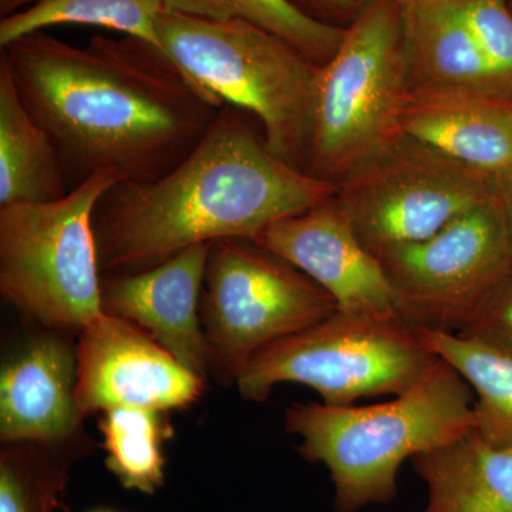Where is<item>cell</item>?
<instances>
[{
	"label": "cell",
	"instance_id": "9c48e42d",
	"mask_svg": "<svg viewBox=\"0 0 512 512\" xmlns=\"http://www.w3.org/2000/svg\"><path fill=\"white\" fill-rule=\"evenodd\" d=\"M495 195L494 178L403 136L338 184L336 201L377 258L427 241Z\"/></svg>",
	"mask_w": 512,
	"mask_h": 512
},
{
	"label": "cell",
	"instance_id": "30bf717a",
	"mask_svg": "<svg viewBox=\"0 0 512 512\" xmlns=\"http://www.w3.org/2000/svg\"><path fill=\"white\" fill-rule=\"evenodd\" d=\"M380 262L403 322L431 332H464L512 271L497 192L427 241Z\"/></svg>",
	"mask_w": 512,
	"mask_h": 512
},
{
	"label": "cell",
	"instance_id": "7a4b0ae2",
	"mask_svg": "<svg viewBox=\"0 0 512 512\" xmlns=\"http://www.w3.org/2000/svg\"><path fill=\"white\" fill-rule=\"evenodd\" d=\"M251 120L225 104L173 170L107 191L94 211L100 269L136 272L194 245L256 241L269 225L335 197L338 184L276 157Z\"/></svg>",
	"mask_w": 512,
	"mask_h": 512
},
{
	"label": "cell",
	"instance_id": "52a82bcc",
	"mask_svg": "<svg viewBox=\"0 0 512 512\" xmlns=\"http://www.w3.org/2000/svg\"><path fill=\"white\" fill-rule=\"evenodd\" d=\"M419 332L400 318H367L336 311L311 328L259 350L235 383L245 400L264 402L279 383L311 387L323 404L399 396L436 366Z\"/></svg>",
	"mask_w": 512,
	"mask_h": 512
},
{
	"label": "cell",
	"instance_id": "83f0119b",
	"mask_svg": "<svg viewBox=\"0 0 512 512\" xmlns=\"http://www.w3.org/2000/svg\"><path fill=\"white\" fill-rule=\"evenodd\" d=\"M322 5L330 6L333 9L345 10L355 8V6L369 5L373 0H316Z\"/></svg>",
	"mask_w": 512,
	"mask_h": 512
},
{
	"label": "cell",
	"instance_id": "d6986e66",
	"mask_svg": "<svg viewBox=\"0 0 512 512\" xmlns=\"http://www.w3.org/2000/svg\"><path fill=\"white\" fill-rule=\"evenodd\" d=\"M416 330L476 394L474 430L493 446L512 450V352L466 333Z\"/></svg>",
	"mask_w": 512,
	"mask_h": 512
},
{
	"label": "cell",
	"instance_id": "5bb4252c",
	"mask_svg": "<svg viewBox=\"0 0 512 512\" xmlns=\"http://www.w3.org/2000/svg\"><path fill=\"white\" fill-rule=\"evenodd\" d=\"M402 131L490 177L511 173L512 86H414L404 104Z\"/></svg>",
	"mask_w": 512,
	"mask_h": 512
},
{
	"label": "cell",
	"instance_id": "e0dca14e",
	"mask_svg": "<svg viewBox=\"0 0 512 512\" xmlns=\"http://www.w3.org/2000/svg\"><path fill=\"white\" fill-rule=\"evenodd\" d=\"M427 485L423 512H512V450L476 430L412 458Z\"/></svg>",
	"mask_w": 512,
	"mask_h": 512
},
{
	"label": "cell",
	"instance_id": "ffe728a7",
	"mask_svg": "<svg viewBox=\"0 0 512 512\" xmlns=\"http://www.w3.org/2000/svg\"><path fill=\"white\" fill-rule=\"evenodd\" d=\"M164 0H37L0 20V49L60 25L94 26L123 33L161 52L157 20Z\"/></svg>",
	"mask_w": 512,
	"mask_h": 512
},
{
	"label": "cell",
	"instance_id": "cb8c5ba5",
	"mask_svg": "<svg viewBox=\"0 0 512 512\" xmlns=\"http://www.w3.org/2000/svg\"><path fill=\"white\" fill-rule=\"evenodd\" d=\"M488 62L512 82V15L505 0H457Z\"/></svg>",
	"mask_w": 512,
	"mask_h": 512
},
{
	"label": "cell",
	"instance_id": "9a60e30c",
	"mask_svg": "<svg viewBox=\"0 0 512 512\" xmlns=\"http://www.w3.org/2000/svg\"><path fill=\"white\" fill-rule=\"evenodd\" d=\"M76 353L62 339L39 336L10 356L0 377L3 443H66L83 414L76 402Z\"/></svg>",
	"mask_w": 512,
	"mask_h": 512
},
{
	"label": "cell",
	"instance_id": "277c9868",
	"mask_svg": "<svg viewBox=\"0 0 512 512\" xmlns=\"http://www.w3.org/2000/svg\"><path fill=\"white\" fill-rule=\"evenodd\" d=\"M161 52L222 106L251 114L276 157L305 171L319 64L285 40L244 22L164 10Z\"/></svg>",
	"mask_w": 512,
	"mask_h": 512
},
{
	"label": "cell",
	"instance_id": "4316f807",
	"mask_svg": "<svg viewBox=\"0 0 512 512\" xmlns=\"http://www.w3.org/2000/svg\"><path fill=\"white\" fill-rule=\"evenodd\" d=\"M37 0H0V16L8 18L13 13H18L20 10L29 8Z\"/></svg>",
	"mask_w": 512,
	"mask_h": 512
},
{
	"label": "cell",
	"instance_id": "4fadbf2b",
	"mask_svg": "<svg viewBox=\"0 0 512 512\" xmlns=\"http://www.w3.org/2000/svg\"><path fill=\"white\" fill-rule=\"evenodd\" d=\"M211 244L194 245L160 264L101 279L106 315L148 333L185 369L205 379L211 353L200 323V303Z\"/></svg>",
	"mask_w": 512,
	"mask_h": 512
},
{
	"label": "cell",
	"instance_id": "484cf974",
	"mask_svg": "<svg viewBox=\"0 0 512 512\" xmlns=\"http://www.w3.org/2000/svg\"><path fill=\"white\" fill-rule=\"evenodd\" d=\"M495 192L504 212L505 227H507L508 242L512 258V171L494 178Z\"/></svg>",
	"mask_w": 512,
	"mask_h": 512
},
{
	"label": "cell",
	"instance_id": "8fae6325",
	"mask_svg": "<svg viewBox=\"0 0 512 512\" xmlns=\"http://www.w3.org/2000/svg\"><path fill=\"white\" fill-rule=\"evenodd\" d=\"M80 330L76 402L83 417L114 407L184 409L201 396L204 379L133 323L103 312Z\"/></svg>",
	"mask_w": 512,
	"mask_h": 512
},
{
	"label": "cell",
	"instance_id": "f1b7e54d",
	"mask_svg": "<svg viewBox=\"0 0 512 512\" xmlns=\"http://www.w3.org/2000/svg\"><path fill=\"white\" fill-rule=\"evenodd\" d=\"M86 512H119L110 510V508H94V510L86 511Z\"/></svg>",
	"mask_w": 512,
	"mask_h": 512
},
{
	"label": "cell",
	"instance_id": "ba28073f",
	"mask_svg": "<svg viewBox=\"0 0 512 512\" xmlns=\"http://www.w3.org/2000/svg\"><path fill=\"white\" fill-rule=\"evenodd\" d=\"M200 306L211 369L234 382L259 350L338 311L308 275L239 238L212 242Z\"/></svg>",
	"mask_w": 512,
	"mask_h": 512
},
{
	"label": "cell",
	"instance_id": "ac0fdd59",
	"mask_svg": "<svg viewBox=\"0 0 512 512\" xmlns=\"http://www.w3.org/2000/svg\"><path fill=\"white\" fill-rule=\"evenodd\" d=\"M70 190L52 137L30 114L0 59V207L47 204Z\"/></svg>",
	"mask_w": 512,
	"mask_h": 512
},
{
	"label": "cell",
	"instance_id": "7402d4cb",
	"mask_svg": "<svg viewBox=\"0 0 512 512\" xmlns=\"http://www.w3.org/2000/svg\"><path fill=\"white\" fill-rule=\"evenodd\" d=\"M106 467L127 490L154 495L165 480L164 441L173 430L164 412L114 407L101 412Z\"/></svg>",
	"mask_w": 512,
	"mask_h": 512
},
{
	"label": "cell",
	"instance_id": "5b68a950",
	"mask_svg": "<svg viewBox=\"0 0 512 512\" xmlns=\"http://www.w3.org/2000/svg\"><path fill=\"white\" fill-rule=\"evenodd\" d=\"M409 92L400 0H373L319 66L306 173L340 184L393 146Z\"/></svg>",
	"mask_w": 512,
	"mask_h": 512
},
{
	"label": "cell",
	"instance_id": "6da1fadb",
	"mask_svg": "<svg viewBox=\"0 0 512 512\" xmlns=\"http://www.w3.org/2000/svg\"><path fill=\"white\" fill-rule=\"evenodd\" d=\"M0 59L52 137L70 188L100 171L123 181L161 177L224 107L163 52L131 37L94 36L79 47L37 32L3 47Z\"/></svg>",
	"mask_w": 512,
	"mask_h": 512
},
{
	"label": "cell",
	"instance_id": "3957f363",
	"mask_svg": "<svg viewBox=\"0 0 512 512\" xmlns=\"http://www.w3.org/2000/svg\"><path fill=\"white\" fill-rule=\"evenodd\" d=\"M470 384L439 359L416 386L389 402L333 407L293 404L289 434L301 437L305 460L328 467L338 512L386 504L397 495V474L407 458L446 446L474 430Z\"/></svg>",
	"mask_w": 512,
	"mask_h": 512
},
{
	"label": "cell",
	"instance_id": "603a6c76",
	"mask_svg": "<svg viewBox=\"0 0 512 512\" xmlns=\"http://www.w3.org/2000/svg\"><path fill=\"white\" fill-rule=\"evenodd\" d=\"M63 443L16 441L0 453V512H56L62 507L73 454Z\"/></svg>",
	"mask_w": 512,
	"mask_h": 512
},
{
	"label": "cell",
	"instance_id": "44dd1931",
	"mask_svg": "<svg viewBox=\"0 0 512 512\" xmlns=\"http://www.w3.org/2000/svg\"><path fill=\"white\" fill-rule=\"evenodd\" d=\"M165 10L194 18L229 22L244 20L278 36L313 63L325 64L345 30L323 22L293 0H164Z\"/></svg>",
	"mask_w": 512,
	"mask_h": 512
},
{
	"label": "cell",
	"instance_id": "7c38bea8",
	"mask_svg": "<svg viewBox=\"0 0 512 512\" xmlns=\"http://www.w3.org/2000/svg\"><path fill=\"white\" fill-rule=\"evenodd\" d=\"M254 242L308 275L339 312L399 318L382 262L360 242L335 197L269 225Z\"/></svg>",
	"mask_w": 512,
	"mask_h": 512
},
{
	"label": "cell",
	"instance_id": "8992f818",
	"mask_svg": "<svg viewBox=\"0 0 512 512\" xmlns=\"http://www.w3.org/2000/svg\"><path fill=\"white\" fill-rule=\"evenodd\" d=\"M123 181L100 171L62 200L0 207V292L45 325L84 328L103 315L94 211Z\"/></svg>",
	"mask_w": 512,
	"mask_h": 512
},
{
	"label": "cell",
	"instance_id": "d4e9b609",
	"mask_svg": "<svg viewBox=\"0 0 512 512\" xmlns=\"http://www.w3.org/2000/svg\"><path fill=\"white\" fill-rule=\"evenodd\" d=\"M461 333L478 336L512 352V271L495 289L474 322Z\"/></svg>",
	"mask_w": 512,
	"mask_h": 512
},
{
	"label": "cell",
	"instance_id": "2e32d148",
	"mask_svg": "<svg viewBox=\"0 0 512 512\" xmlns=\"http://www.w3.org/2000/svg\"><path fill=\"white\" fill-rule=\"evenodd\" d=\"M410 89L421 84L512 86L488 62L457 0H400Z\"/></svg>",
	"mask_w": 512,
	"mask_h": 512
}]
</instances>
